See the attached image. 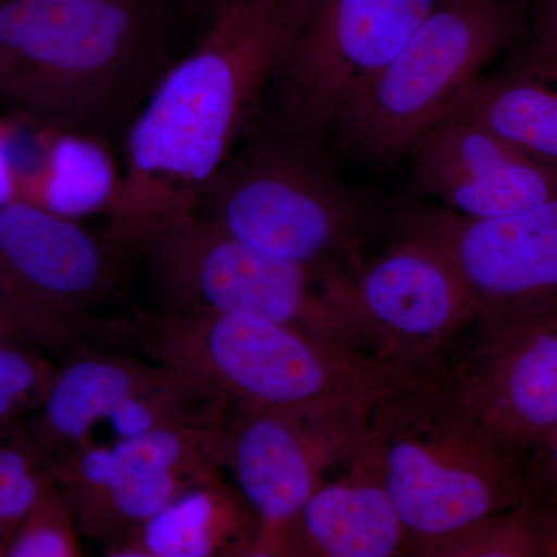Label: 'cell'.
<instances>
[{"label":"cell","mask_w":557,"mask_h":557,"mask_svg":"<svg viewBox=\"0 0 557 557\" xmlns=\"http://www.w3.org/2000/svg\"><path fill=\"white\" fill-rule=\"evenodd\" d=\"M405 220L456 263L479 327L557 313V199L493 219L431 208L408 211Z\"/></svg>","instance_id":"13"},{"label":"cell","mask_w":557,"mask_h":557,"mask_svg":"<svg viewBox=\"0 0 557 557\" xmlns=\"http://www.w3.org/2000/svg\"><path fill=\"white\" fill-rule=\"evenodd\" d=\"M50 479L49 468L32 445L21 421L0 435V557Z\"/></svg>","instance_id":"24"},{"label":"cell","mask_w":557,"mask_h":557,"mask_svg":"<svg viewBox=\"0 0 557 557\" xmlns=\"http://www.w3.org/2000/svg\"><path fill=\"white\" fill-rule=\"evenodd\" d=\"M454 384L502 438L537 461L557 431V313L479 327Z\"/></svg>","instance_id":"14"},{"label":"cell","mask_w":557,"mask_h":557,"mask_svg":"<svg viewBox=\"0 0 557 557\" xmlns=\"http://www.w3.org/2000/svg\"><path fill=\"white\" fill-rule=\"evenodd\" d=\"M175 35V0H0V110L121 139Z\"/></svg>","instance_id":"2"},{"label":"cell","mask_w":557,"mask_h":557,"mask_svg":"<svg viewBox=\"0 0 557 557\" xmlns=\"http://www.w3.org/2000/svg\"><path fill=\"white\" fill-rule=\"evenodd\" d=\"M32 343L0 333V394L22 412L42 405L57 369Z\"/></svg>","instance_id":"25"},{"label":"cell","mask_w":557,"mask_h":557,"mask_svg":"<svg viewBox=\"0 0 557 557\" xmlns=\"http://www.w3.org/2000/svg\"><path fill=\"white\" fill-rule=\"evenodd\" d=\"M410 152L420 188L463 218H500L557 199V160L460 115L440 121Z\"/></svg>","instance_id":"15"},{"label":"cell","mask_w":557,"mask_h":557,"mask_svg":"<svg viewBox=\"0 0 557 557\" xmlns=\"http://www.w3.org/2000/svg\"><path fill=\"white\" fill-rule=\"evenodd\" d=\"M523 28L516 0H438L344 106L332 134L362 159H401L453 112L490 62L518 46Z\"/></svg>","instance_id":"7"},{"label":"cell","mask_w":557,"mask_h":557,"mask_svg":"<svg viewBox=\"0 0 557 557\" xmlns=\"http://www.w3.org/2000/svg\"><path fill=\"white\" fill-rule=\"evenodd\" d=\"M22 416H24V412L9 398L0 394V428H9L20 423Z\"/></svg>","instance_id":"29"},{"label":"cell","mask_w":557,"mask_h":557,"mask_svg":"<svg viewBox=\"0 0 557 557\" xmlns=\"http://www.w3.org/2000/svg\"><path fill=\"white\" fill-rule=\"evenodd\" d=\"M64 127L17 110H0V205H40L49 190Z\"/></svg>","instance_id":"22"},{"label":"cell","mask_w":557,"mask_h":557,"mask_svg":"<svg viewBox=\"0 0 557 557\" xmlns=\"http://www.w3.org/2000/svg\"><path fill=\"white\" fill-rule=\"evenodd\" d=\"M159 362L79 354L57 369L42 405L25 424L32 445L49 465L91 440V431L159 375Z\"/></svg>","instance_id":"17"},{"label":"cell","mask_w":557,"mask_h":557,"mask_svg":"<svg viewBox=\"0 0 557 557\" xmlns=\"http://www.w3.org/2000/svg\"><path fill=\"white\" fill-rule=\"evenodd\" d=\"M421 557L557 556V522L536 500L485 516L418 552Z\"/></svg>","instance_id":"21"},{"label":"cell","mask_w":557,"mask_h":557,"mask_svg":"<svg viewBox=\"0 0 557 557\" xmlns=\"http://www.w3.org/2000/svg\"><path fill=\"white\" fill-rule=\"evenodd\" d=\"M527 496L547 509L557 522V431L544 456L534 465Z\"/></svg>","instance_id":"26"},{"label":"cell","mask_w":557,"mask_h":557,"mask_svg":"<svg viewBox=\"0 0 557 557\" xmlns=\"http://www.w3.org/2000/svg\"><path fill=\"white\" fill-rule=\"evenodd\" d=\"M450 113L557 160V54L530 40L518 44L494 72L469 87Z\"/></svg>","instance_id":"19"},{"label":"cell","mask_w":557,"mask_h":557,"mask_svg":"<svg viewBox=\"0 0 557 557\" xmlns=\"http://www.w3.org/2000/svg\"><path fill=\"white\" fill-rule=\"evenodd\" d=\"M225 475L180 494L112 557H255L258 516Z\"/></svg>","instance_id":"18"},{"label":"cell","mask_w":557,"mask_h":557,"mask_svg":"<svg viewBox=\"0 0 557 557\" xmlns=\"http://www.w3.org/2000/svg\"><path fill=\"white\" fill-rule=\"evenodd\" d=\"M132 251L148 263L168 310L251 314L373 355L350 278L265 255L194 215L157 226Z\"/></svg>","instance_id":"6"},{"label":"cell","mask_w":557,"mask_h":557,"mask_svg":"<svg viewBox=\"0 0 557 557\" xmlns=\"http://www.w3.org/2000/svg\"><path fill=\"white\" fill-rule=\"evenodd\" d=\"M16 424H17V423H16ZM13 426H14V424H13ZM13 426H9V428H0V435H2V434H3V432L9 431V429H10V428H13Z\"/></svg>","instance_id":"31"},{"label":"cell","mask_w":557,"mask_h":557,"mask_svg":"<svg viewBox=\"0 0 557 557\" xmlns=\"http://www.w3.org/2000/svg\"><path fill=\"white\" fill-rule=\"evenodd\" d=\"M190 215L265 255L350 281L405 219L348 188L322 143L270 119L256 121Z\"/></svg>","instance_id":"4"},{"label":"cell","mask_w":557,"mask_h":557,"mask_svg":"<svg viewBox=\"0 0 557 557\" xmlns=\"http://www.w3.org/2000/svg\"><path fill=\"white\" fill-rule=\"evenodd\" d=\"M292 0H228L199 44L157 81L120 139V183L106 240L131 249L188 218L255 126L287 39Z\"/></svg>","instance_id":"1"},{"label":"cell","mask_w":557,"mask_h":557,"mask_svg":"<svg viewBox=\"0 0 557 557\" xmlns=\"http://www.w3.org/2000/svg\"><path fill=\"white\" fill-rule=\"evenodd\" d=\"M413 544L372 458L359 448L285 528L277 556H412Z\"/></svg>","instance_id":"16"},{"label":"cell","mask_w":557,"mask_h":557,"mask_svg":"<svg viewBox=\"0 0 557 557\" xmlns=\"http://www.w3.org/2000/svg\"><path fill=\"white\" fill-rule=\"evenodd\" d=\"M47 468L75 509L81 534L112 557L180 494L226 474L223 429H161L112 445L89 440Z\"/></svg>","instance_id":"9"},{"label":"cell","mask_w":557,"mask_h":557,"mask_svg":"<svg viewBox=\"0 0 557 557\" xmlns=\"http://www.w3.org/2000/svg\"><path fill=\"white\" fill-rule=\"evenodd\" d=\"M81 536L75 509L50 475L11 536L3 557H78L83 555Z\"/></svg>","instance_id":"23"},{"label":"cell","mask_w":557,"mask_h":557,"mask_svg":"<svg viewBox=\"0 0 557 557\" xmlns=\"http://www.w3.org/2000/svg\"><path fill=\"white\" fill-rule=\"evenodd\" d=\"M362 449L412 539V556L518 507L536 465L468 405L443 358L392 362L370 399Z\"/></svg>","instance_id":"3"},{"label":"cell","mask_w":557,"mask_h":557,"mask_svg":"<svg viewBox=\"0 0 557 557\" xmlns=\"http://www.w3.org/2000/svg\"><path fill=\"white\" fill-rule=\"evenodd\" d=\"M119 251L76 219L28 201L0 205V288L38 347L69 346L87 329L83 311L110 287Z\"/></svg>","instance_id":"11"},{"label":"cell","mask_w":557,"mask_h":557,"mask_svg":"<svg viewBox=\"0 0 557 557\" xmlns=\"http://www.w3.org/2000/svg\"><path fill=\"white\" fill-rule=\"evenodd\" d=\"M183 7H190L194 10H200L205 16H209L218 7L228 2V0H182Z\"/></svg>","instance_id":"30"},{"label":"cell","mask_w":557,"mask_h":557,"mask_svg":"<svg viewBox=\"0 0 557 557\" xmlns=\"http://www.w3.org/2000/svg\"><path fill=\"white\" fill-rule=\"evenodd\" d=\"M160 366L159 375L110 416L116 437L161 429H225L230 408L218 395L177 370Z\"/></svg>","instance_id":"20"},{"label":"cell","mask_w":557,"mask_h":557,"mask_svg":"<svg viewBox=\"0 0 557 557\" xmlns=\"http://www.w3.org/2000/svg\"><path fill=\"white\" fill-rule=\"evenodd\" d=\"M153 362L218 395L230 410L372 398L392 361L251 314L168 310L139 329Z\"/></svg>","instance_id":"5"},{"label":"cell","mask_w":557,"mask_h":557,"mask_svg":"<svg viewBox=\"0 0 557 557\" xmlns=\"http://www.w3.org/2000/svg\"><path fill=\"white\" fill-rule=\"evenodd\" d=\"M373 355L424 362L472 321L478 307L467 282L437 242L403 220V230L373 252L354 281Z\"/></svg>","instance_id":"12"},{"label":"cell","mask_w":557,"mask_h":557,"mask_svg":"<svg viewBox=\"0 0 557 557\" xmlns=\"http://www.w3.org/2000/svg\"><path fill=\"white\" fill-rule=\"evenodd\" d=\"M370 399L230 410L223 468L258 516L255 557L277 556L285 528L327 482L330 469L357 456Z\"/></svg>","instance_id":"10"},{"label":"cell","mask_w":557,"mask_h":557,"mask_svg":"<svg viewBox=\"0 0 557 557\" xmlns=\"http://www.w3.org/2000/svg\"><path fill=\"white\" fill-rule=\"evenodd\" d=\"M0 333L27 341L36 346L27 318L2 288H0Z\"/></svg>","instance_id":"28"},{"label":"cell","mask_w":557,"mask_h":557,"mask_svg":"<svg viewBox=\"0 0 557 557\" xmlns=\"http://www.w3.org/2000/svg\"><path fill=\"white\" fill-rule=\"evenodd\" d=\"M438 0H292L284 50L269 91L274 123L322 143L341 110Z\"/></svg>","instance_id":"8"},{"label":"cell","mask_w":557,"mask_h":557,"mask_svg":"<svg viewBox=\"0 0 557 557\" xmlns=\"http://www.w3.org/2000/svg\"><path fill=\"white\" fill-rule=\"evenodd\" d=\"M530 42L539 49L557 54V0H528Z\"/></svg>","instance_id":"27"}]
</instances>
